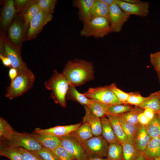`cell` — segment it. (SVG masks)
<instances>
[{"label":"cell","instance_id":"55","mask_svg":"<svg viewBox=\"0 0 160 160\" xmlns=\"http://www.w3.org/2000/svg\"><path fill=\"white\" fill-rule=\"evenodd\" d=\"M154 160H160V156L159 157L156 159Z\"/></svg>","mask_w":160,"mask_h":160},{"label":"cell","instance_id":"14","mask_svg":"<svg viewBox=\"0 0 160 160\" xmlns=\"http://www.w3.org/2000/svg\"><path fill=\"white\" fill-rule=\"evenodd\" d=\"M95 0H75L73 6L78 9L79 19L83 24L87 23L91 20V13L93 4Z\"/></svg>","mask_w":160,"mask_h":160},{"label":"cell","instance_id":"47","mask_svg":"<svg viewBox=\"0 0 160 160\" xmlns=\"http://www.w3.org/2000/svg\"><path fill=\"white\" fill-rule=\"evenodd\" d=\"M143 112L145 115L150 121L154 118L155 115L154 111L149 108L144 109Z\"/></svg>","mask_w":160,"mask_h":160},{"label":"cell","instance_id":"42","mask_svg":"<svg viewBox=\"0 0 160 160\" xmlns=\"http://www.w3.org/2000/svg\"><path fill=\"white\" fill-rule=\"evenodd\" d=\"M24 160H44L34 151L26 150L22 147L18 148Z\"/></svg>","mask_w":160,"mask_h":160},{"label":"cell","instance_id":"6","mask_svg":"<svg viewBox=\"0 0 160 160\" xmlns=\"http://www.w3.org/2000/svg\"><path fill=\"white\" fill-rule=\"evenodd\" d=\"M83 94L90 99L107 105L122 104L111 90L110 85L90 88Z\"/></svg>","mask_w":160,"mask_h":160},{"label":"cell","instance_id":"37","mask_svg":"<svg viewBox=\"0 0 160 160\" xmlns=\"http://www.w3.org/2000/svg\"><path fill=\"white\" fill-rule=\"evenodd\" d=\"M52 151L58 160H75L72 156L62 145Z\"/></svg>","mask_w":160,"mask_h":160},{"label":"cell","instance_id":"45","mask_svg":"<svg viewBox=\"0 0 160 160\" xmlns=\"http://www.w3.org/2000/svg\"><path fill=\"white\" fill-rule=\"evenodd\" d=\"M138 119L139 123L144 126L146 125L150 121L145 115L143 112L139 114Z\"/></svg>","mask_w":160,"mask_h":160},{"label":"cell","instance_id":"5","mask_svg":"<svg viewBox=\"0 0 160 160\" xmlns=\"http://www.w3.org/2000/svg\"><path fill=\"white\" fill-rule=\"evenodd\" d=\"M1 39L4 44V50L2 55L9 60L12 67L16 69L19 73L34 76L23 61L19 49L14 46L4 36H1Z\"/></svg>","mask_w":160,"mask_h":160},{"label":"cell","instance_id":"28","mask_svg":"<svg viewBox=\"0 0 160 160\" xmlns=\"http://www.w3.org/2000/svg\"><path fill=\"white\" fill-rule=\"evenodd\" d=\"M66 98L77 102L80 104L87 106L91 103L92 100L80 93L75 87L69 86Z\"/></svg>","mask_w":160,"mask_h":160},{"label":"cell","instance_id":"38","mask_svg":"<svg viewBox=\"0 0 160 160\" xmlns=\"http://www.w3.org/2000/svg\"><path fill=\"white\" fill-rule=\"evenodd\" d=\"M56 2V0H39L36 1L41 10L52 14L54 12Z\"/></svg>","mask_w":160,"mask_h":160},{"label":"cell","instance_id":"8","mask_svg":"<svg viewBox=\"0 0 160 160\" xmlns=\"http://www.w3.org/2000/svg\"><path fill=\"white\" fill-rule=\"evenodd\" d=\"M5 141L15 147H22L32 151L39 150L43 147L30 134L20 133L15 131L10 139Z\"/></svg>","mask_w":160,"mask_h":160},{"label":"cell","instance_id":"31","mask_svg":"<svg viewBox=\"0 0 160 160\" xmlns=\"http://www.w3.org/2000/svg\"><path fill=\"white\" fill-rule=\"evenodd\" d=\"M144 126L151 138L160 136V120L156 114L154 118Z\"/></svg>","mask_w":160,"mask_h":160},{"label":"cell","instance_id":"44","mask_svg":"<svg viewBox=\"0 0 160 160\" xmlns=\"http://www.w3.org/2000/svg\"><path fill=\"white\" fill-rule=\"evenodd\" d=\"M14 2L15 5L20 12L27 10L34 3L33 1L28 0H16Z\"/></svg>","mask_w":160,"mask_h":160},{"label":"cell","instance_id":"7","mask_svg":"<svg viewBox=\"0 0 160 160\" xmlns=\"http://www.w3.org/2000/svg\"><path fill=\"white\" fill-rule=\"evenodd\" d=\"M108 143L101 135L94 136L82 145L88 158L106 157Z\"/></svg>","mask_w":160,"mask_h":160},{"label":"cell","instance_id":"56","mask_svg":"<svg viewBox=\"0 0 160 160\" xmlns=\"http://www.w3.org/2000/svg\"><path fill=\"white\" fill-rule=\"evenodd\" d=\"M159 140H160V136L159 137Z\"/></svg>","mask_w":160,"mask_h":160},{"label":"cell","instance_id":"49","mask_svg":"<svg viewBox=\"0 0 160 160\" xmlns=\"http://www.w3.org/2000/svg\"><path fill=\"white\" fill-rule=\"evenodd\" d=\"M135 160H149L143 152H141L138 157Z\"/></svg>","mask_w":160,"mask_h":160},{"label":"cell","instance_id":"30","mask_svg":"<svg viewBox=\"0 0 160 160\" xmlns=\"http://www.w3.org/2000/svg\"><path fill=\"white\" fill-rule=\"evenodd\" d=\"M110 105L93 101L87 106L92 113L100 119L106 116Z\"/></svg>","mask_w":160,"mask_h":160},{"label":"cell","instance_id":"22","mask_svg":"<svg viewBox=\"0 0 160 160\" xmlns=\"http://www.w3.org/2000/svg\"><path fill=\"white\" fill-rule=\"evenodd\" d=\"M98 17H105L110 23L109 6L101 0H95L92 9L91 20Z\"/></svg>","mask_w":160,"mask_h":160},{"label":"cell","instance_id":"29","mask_svg":"<svg viewBox=\"0 0 160 160\" xmlns=\"http://www.w3.org/2000/svg\"><path fill=\"white\" fill-rule=\"evenodd\" d=\"M106 157L107 160H123L121 143L109 144Z\"/></svg>","mask_w":160,"mask_h":160},{"label":"cell","instance_id":"2","mask_svg":"<svg viewBox=\"0 0 160 160\" xmlns=\"http://www.w3.org/2000/svg\"><path fill=\"white\" fill-rule=\"evenodd\" d=\"M44 84L47 89L52 92L51 97L55 102L63 107H65L66 97L70 85L65 76L54 70L51 78Z\"/></svg>","mask_w":160,"mask_h":160},{"label":"cell","instance_id":"32","mask_svg":"<svg viewBox=\"0 0 160 160\" xmlns=\"http://www.w3.org/2000/svg\"><path fill=\"white\" fill-rule=\"evenodd\" d=\"M144 110L138 106H135L130 111L119 115L127 122L138 125L140 124L138 121V116Z\"/></svg>","mask_w":160,"mask_h":160},{"label":"cell","instance_id":"1","mask_svg":"<svg viewBox=\"0 0 160 160\" xmlns=\"http://www.w3.org/2000/svg\"><path fill=\"white\" fill-rule=\"evenodd\" d=\"M94 72L92 62L76 58L68 61L62 73L70 86L76 87L93 80Z\"/></svg>","mask_w":160,"mask_h":160},{"label":"cell","instance_id":"53","mask_svg":"<svg viewBox=\"0 0 160 160\" xmlns=\"http://www.w3.org/2000/svg\"><path fill=\"white\" fill-rule=\"evenodd\" d=\"M157 92L158 95V96H159V102H160V92H159V91L158 92Z\"/></svg>","mask_w":160,"mask_h":160},{"label":"cell","instance_id":"11","mask_svg":"<svg viewBox=\"0 0 160 160\" xmlns=\"http://www.w3.org/2000/svg\"><path fill=\"white\" fill-rule=\"evenodd\" d=\"M52 18V14L41 10L31 20L27 34V39L34 38L41 30L44 26Z\"/></svg>","mask_w":160,"mask_h":160},{"label":"cell","instance_id":"16","mask_svg":"<svg viewBox=\"0 0 160 160\" xmlns=\"http://www.w3.org/2000/svg\"><path fill=\"white\" fill-rule=\"evenodd\" d=\"M151 139L145 126L140 124L137 125L133 143L140 153L143 152Z\"/></svg>","mask_w":160,"mask_h":160},{"label":"cell","instance_id":"12","mask_svg":"<svg viewBox=\"0 0 160 160\" xmlns=\"http://www.w3.org/2000/svg\"><path fill=\"white\" fill-rule=\"evenodd\" d=\"M61 145L72 156L75 160H87L88 157L81 145L70 135L59 138Z\"/></svg>","mask_w":160,"mask_h":160},{"label":"cell","instance_id":"4","mask_svg":"<svg viewBox=\"0 0 160 160\" xmlns=\"http://www.w3.org/2000/svg\"><path fill=\"white\" fill-rule=\"evenodd\" d=\"M35 81V76L18 72L17 76L6 89L5 96L12 100L30 89Z\"/></svg>","mask_w":160,"mask_h":160},{"label":"cell","instance_id":"3","mask_svg":"<svg viewBox=\"0 0 160 160\" xmlns=\"http://www.w3.org/2000/svg\"><path fill=\"white\" fill-rule=\"evenodd\" d=\"M111 32L109 21L105 17H98L83 24L80 34L82 37L92 36L98 39L103 38Z\"/></svg>","mask_w":160,"mask_h":160},{"label":"cell","instance_id":"15","mask_svg":"<svg viewBox=\"0 0 160 160\" xmlns=\"http://www.w3.org/2000/svg\"><path fill=\"white\" fill-rule=\"evenodd\" d=\"M85 114L83 118L82 122L89 125L94 136H100L102 133L101 119L94 115L86 105L84 106Z\"/></svg>","mask_w":160,"mask_h":160},{"label":"cell","instance_id":"35","mask_svg":"<svg viewBox=\"0 0 160 160\" xmlns=\"http://www.w3.org/2000/svg\"><path fill=\"white\" fill-rule=\"evenodd\" d=\"M133 108L128 104L110 105L108 108L107 115H120L130 111Z\"/></svg>","mask_w":160,"mask_h":160},{"label":"cell","instance_id":"27","mask_svg":"<svg viewBox=\"0 0 160 160\" xmlns=\"http://www.w3.org/2000/svg\"><path fill=\"white\" fill-rule=\"evenodd\" d=\"M22 27L20 23L15 21L9 27L8 34L11 41L16 45L20 44L22 39Z\"/></svg>","mask_w":160,"mask_h":160},{"label":"cell","instance_id":"24","mask_svg":"<svg viewBox=\"0 0 160 160\" xmlns=\"http://www.w3.org/2000/svg\"><path fill=\"white\" fill-rule=\"evenodd\" d=\"M106 116L110 122L113 130L121 143L129 140L122 128L119 116L108 114L106 115Z\"/></svg>","mask_w":160,"mask_h":160},{"label":"cell","instance_id":"40","mask_svg":"<svg viewBox=\"0 0 160 160\" xmlns=\"http://www.w3.org/2000/svg\"><path fill=\"white\" fill-rule=\"evenodd\" d=\"M34 152L44 160H58L52 151L44 147L39 150Z\"/></svg>","mask_w":160,"mask_h":160},{"label":"cell","instance_id":"48","mask_svg":"<svg viewBox=\"0 0 160 160\" xmlns=\"http://www.w3.org/2000/svg\"><path fill=\"white\" fill-rule=\"evenodd\" d=\"M0 59L4 66L7 67H12L11 63L7 57L0 54Z\"/></svg>","mask_w":160,"mask_h":160},{"label":"cell","instance_id":"54","mask_svg":"<svg viewBox=\"0 0 160 160\" xmlns=\"http://www.w3.org/2000/svg\"><path fill=\"white\" fill-rule=\"evenodd\" d=\"M158 77L160 82V72L157 73Z\"/></svg>","mask_w":160,"mask_h":160},{"label":"cell","instance_id":"10","mask_svg":"<svg viewBox=\"0 0 160 160\" xmlns=\"http://www.w3.org/2000/svg\"><path fill=\"white\" fill-rule=\"evenodd\" d=\"M116 4L129 16L132 15L141 17L147 16L149 13V4L148 1H140L137 3H130L124 0H116Z\"/></svg>","mask_w":160,"mask_h":160},{"label":"cell","instance_id":"26","mask_svg":"<svg viewBox=\"0 0 160 160\" xmlns=\"http://www.w3.org/2000/svg\"><path fill=\"white\" fill-rule=\"evenodd\" d=\"M138 107L143 110L150 109L155 113H157L160 110V103L157 92L146 97L143 102Z\"/></svg>","mask_w":160,"mask_h":160},{"label":"cell","instance_id":"23","mask_svg":"<svg viewBox=\"0 0 160 160\" xmlns=\"http://www.w3.org/2000/svg\"><path fill=\"white\" fill-rule=\"evenodd\" d=\"M143 152L149 160H154L160 156L159 137L151 138Z\"/></svg>","mask_w":160,"mask_h":160},{"label":"cell","instance_id":"19","mask_svg":"<svg viewBox=\"0 0 160 160\" xmlns=\"http://www.w3.org/2000/svg\"><path fill=\"white\" fill-rule=\"evenodd\" d=\"M0 155L10 160H24L18 148L12 145L5 141H1Z\"/></svg>","mask_w":160,"mask_h":160},{"label":"cell","instance_id":"43","mask_svg":"<svg viewBox=\"0 0 160 160\" xmlns=\"http://www.w3.org/2000/svg\"><path fill=\"white\" fill-rule=\"evenodd\" d=\"M151 63L157 72H160V51L151 53L150 55Z\"/></svg>","mask_w":160,"mask_h":160},{"label":"cell","instance_id":"39","mask_svg":"<svg viewBox=\"0 0 160 160\" xmlns=\"http://www.w3.org/2000/svg\"><path fill=\"white\" fill-rule=\"evenodd\" d=\"M110 87L120 102L123 104H127V102L129 93H126L117 87L116 84L113 83L110 85Z\"/></svg>","mask_w":160,"mask_h":160},{"label":"cell","instance_id":"57","mask_svg":"<svg viewBox=\"0 0 160 160\" xmlns=\"http://www.w3.org/2000/svg\"><path fill=\"white\" fill-rule=\"evenodd\" d=\"M159 92H160V91H159Z\"/></svg>","mask_w":160,"mask_h":160},{"label":"cell","instance_id":"18","mask_svg":"<svg viewBox=\"0 0 160 160\" xmlns=\"http://www.w3.org/2000/svg\"><path fill=\"white\" fill-rule=\"evenodd\" d=\"M30 134L43 147L52 151L61 145L60 139L55 136L40 134L34 132Z\"/></svg>","mask_w":160,"mask_h":160},{"label":"cell","instance_id":"36","mask_svg":"<svg viewBox=\"0 0 160 160\" xmlns=\"http://www.w3.org/2000/svg\"><path fill=\"white\" fill-rule=\"evenodd\" d=\"M41 11L36 2L31 5L23 15L24 25L26 27L28 26L31 20Z\"/></svg>","mask_w":160,"mask_h":160},{"label":"cell","instance_id":"20","mask_svg":"<svg viewBox=\"0 0 160 160\" xmlns=\"http://www.w3.org/2000/svg\"><path fill=\"white\" fill-rule=\"evenodd\" d=\"M79 144L81 145L94 136L91 129L87 123H84L70 135Z\"/></svg>","mask_w":160,"mask_h":160},{"label":"cell","instance_id":"25","mask_svg":"<svg viewBox=\"0 0 160 160\" xmlns=\"http://www.w3.org/2000/svg\"><path fill=\"white\" fill-rule=\"evenodd\" d=\"M123 160H135L140 152L138 150L133 143L128 140L121 143Z\"/></svg>","mask_w":160,"mask_h":160},{"label":"cell","instance_id":"34","mask_svg":"<svg viewBox=\"0 0 160 160\" xmlns=\"http://www.w3.org/2000/svg\"><path fill=\"white\" fill-rule=\"evenodd\" d=\"M119 120L123 130L128 139L133 143L137 125L129 123L122 118L119 115Z\"/></svg>","mask_w":160,"mask_h":160},{"label":"cell","instance_id":"51","mask_svg":"<svg viewBox=\"0 0 160 160\" xmlns=\"http://www.w3.org/2000/svg\"><path fill=\"white\" fill-rule=\"evenodd\" d=\"M87 160H107L106 158L100 157H90L88 158Z\"/></svg>","mask_w":160,"mask_h":160},{"label":"cell","instance_id":"46","mask_svg":"<svg viewBox=\"0 0 160 160\" xmlns=\"http://www.w3.org/2000/svg\"><path fill=\"white\" fill-rule=\"evenodd\" d=\"M18 74V71L16 69L12 67L10 68L8 72V76L11 80V82L16 78Z\"/></svg>","mask_w":160,"mask_h":160},{"label":"cell","instance_id":"13","mask_svg":"<svg viewBox=\"0 0 160 160\" xmlns=\"http://www.w3.org/2000/svg\"><path fill=\"white\" fill-rule=\"evenodd\" d=\"M81 125V124L79 123L70 125L58 126L46 129L37 128L33 132L41 135H52L60 138L69 135Z\"/></svg>","mask_w":160,"mask_h":160},{"label":"cell","instance_id":"52","mask_svg":"<svg viewBox=\"0 0 160 160\" xmlns=\"http://www.w3.org/2000/svg\"><path fill=\"white\" fill-rule=\"evenodd\" d=\"M155 114L156 115L158 118L160 120V110Z\"/></svg>","mask_w":160,"mask_h":160},{"label":"cell","instance_id":"50","mask_svg":"<svg viewBox=\"0 0 160 160\" xmlns=\"http://www.w3.org/2000/svg\"><path fill=\"white\" fill-rule=\"evenodd\" d=\"M103 1L106 4L109 6L116 4V0H101Z\"/></svg>","mask_w":160,"mask_h":160},{"label":"cell","instance_id":"33","mask_svg":"<svg viewBox=\"0 0 160 160\" xmlns=\"http://www.w3.org/2000/svg\"><path fill=\"white\" fill-rule=\"evenodd\" d=\"M15 131L12 126L3 118H0V141H7Z\"/></svg>","mask_w":160,"mask_h":160},{"label":"cell","instance_id":"17","mask_svg":"<svg viewBox=\"0 0 160 160\" xmlns=\"http://www.w3.org/2000/svg\"><path fill=\"white\" fill-rule=\"evenodd\" d=\"M16 12L14 1H6L4 4L1 15V25L3 28H6L10 24Z\"/></svg>","mask_w":160,"mask_h":160},{"label":"cell","instance_id":"9","mask_svg":"<svg viewBox=\"0 0 160 160\" xmlns=\"http://www.w3.org/2000/svg\"><path fill=\"white\" fill-rule=\"evenodd\" d=\"M109 6L110 23L111 32H119L130 16L116 4Z\"/></svg>","mask_w":160,"mask_h":160},{"label":"cell","instance_id":"41","mask_svg":"<svg viewBox=\"0 0 160 160\" xmlns=\"http://www.w3.org/2000/svg\"><path fill=\"white\" fill-rule=\"evenodd\" d=\"M129 95L127 104L138 106L145 100L146 97L141 96L140 94L135 92L129 93Z\"/></svg>","mask_w":160,"mask_h":160},{"label":"cell","instance_id":"21","mask_svg":"<svg viewBox=\"0 0 160 160\" xmlns=\"http://www.w3.org/2000/svg\"><path fill=\"white\" fill-rule=\"evenodd\" d=\"M102 127V136L108 144L120 143L116 136L112 125L107 118L101 119Z\"/></svg>","mask_w":160,"mask_h":160}]
</instances>
